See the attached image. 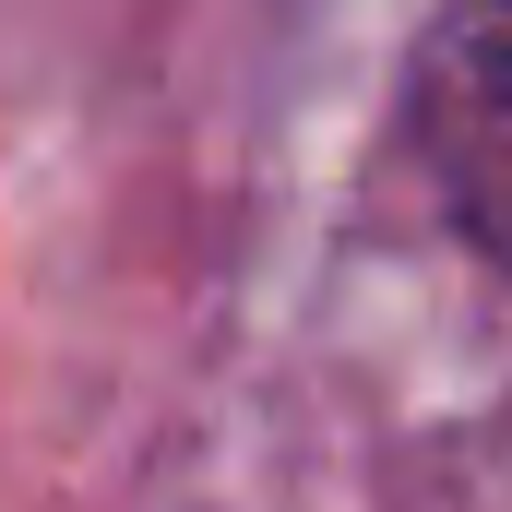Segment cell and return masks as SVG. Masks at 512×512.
I'll use <instances>...</instances> for the list:
<instances>
[{"label": "cell", "mask_w": 512, "mask_h": 512, "mask_svg": "<svg viewBox=\"0 0 512 512\" xmlns=\"http://www.w3.org/2000/svg\"><path fill=\"white\" fill-rule=\"evenodd\" d=\"M405 155L465 227V251L512 274V0H441L405 72Z\"/></svg>", "instance_id": "cell-1"}]
</instances>
